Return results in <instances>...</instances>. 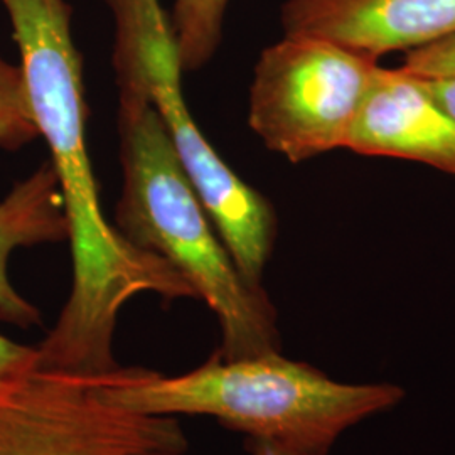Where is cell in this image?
<instances>
[{"label":"cell","mask_w":455,"mask_h":455,"mask_svg":"<svg viewBox=\"0 0 455 455\" xmlns=\"http://www.w3.org/2000/svg\"><path fill=\"white\" fill-rule=\"evenodd\" d=\"M346 148L361 156L398 157L455 176V120L402 68H378Z\"/></svg>","instance_id":"cell-8"},{"label":"cell","mask_w":455,"mask_h":455,"mask_svg":"<svg viewBox=\"0 0 455 455\" xmlns=\"http://www.w3.org/2000/svg\"><path fill=\"white\" fill-rule=\"evenodd\" d=\"M400 68L419 78L455 80V33L447 34L420 48L410 49Z\"/></svg>","instance_id":"cell-12"},{"label":"cell","mask_w":455,"mask_h":455,"mask_svg":"<svg viewBox=\"0 0 455 455\" xmlns=\"http://www.w3.org/2000/svg\"><path fill=\"white\" fill-rule=\"evenodd\" d=\"M37 346L22 344L0 334V396L37 368Z\"/></svg>","instance_id":"cell-13"},{"label":"cell","mask_w":455,"mask_h":455,"mask_svg":"<svg viewBox=\"0 0 455 455\" xmlns=\"http://www.w3.org/2000/svg\"><path fill=\"white\" fill-rule=\"evenodd\" d=\"M68 240L63 197L51 161L19 180L0 201V321L29 329L41 325V312L17 291L9 261L19 248Z\"/></svg>","instance_id":"cell-9"},{"label":"cell","mask_w":455,"mask_h":455,"mask_svg":"<svg viewBox=\"0 0 455 455\" xmlns=\"http://www.w3.org/2000/svg\"><path fill=\"white\" fill-rule=\"evenodd\" d=\"M142 455H184L176 454V452H152V454ZM250 455H304L292 452L289 449L272 445V443H263V442H250Z\"/></svg>","instance_id":"cell-15"},{"label":"cell","mask_w":455,"mask_h":455,"mask_svg":"<svg viewBox=\"0 0 455 455\" xmlns=\"http://www.w3.org/2000/svg\"><path fill=\"white\" fill-rule=\"evenodd\" d=\"M280 24L378 61L455 33V0H285Z\"/></svg>","instance_id":"cell-7"},{"label":"cell","mask_w":455,"mask_h":455,"mask_svg":"<svg viewBox=\"0 0 455 455\" xmlns=\"http://www.w3.org/2000/svg\"><path fill=\"white\" fill-rule=\"evenodd\" d=\"M105 2L114 16L116 88L146 98L157 110L180 167L240 274L263 287L275 243L274 206L231 171L196 125L180 86L184 69L171 17L161 0Z\"/></svg>","instance_id":"cell-4"},{"label":"cell","mask_w":455,"mask_h":455,"mask_svg":"<svg viewBox=\"0 0 455 455\" xmlns=\"http://www.w3.org/2000/svg\"><path fill=\"white\" fill-rule=\"evenodd\" d=\"M229 0H174L171 17L184 73L208 65L223 39Z\"/></svg>","instance_id":"cell-10"},{"label":"cell","mask_w":455,"mask_h":455,"mask_svg":"<svg viewBox=\"0 0 455 455\" xmlns=\"http://www.w3.org/2000/svg\"><path fill=\"white\" fill-rule=\"evenodd\" d=\"M120 407L154 417H212L248 442L327 455L346 430L400 405L393 383H342L280 351L228 359L214 351L188 373L118 368L107 385Z\"/></svg>","instance_id":"cell-2"},{"label":"cell","mask_w":455,"mask_h":455,"mask_svg":"<svg viewBox=\"0 0 455 455\" xmlns=\"http://www.w3.org/2000/svg\"><path fill=\"white\" fill-rule=\"evenodd\" d=\"M16 41L41 137L48 144L63 197L73 285L54 327L36 344L41 368L107 373L116 319L140 293L165 302L196 299L191 285L163 259L124 238L105 218L86 147L88 105L83 60L66 0H0Z\"/></svg>","instance_id":"cell-1"},{"label":"cell","mask_w":455,"mask_h":455,"mask_svg":"<svg viewBox=\"0 0 455 455\" xmlns=\"http://www.w3.org/2000/svg\"><path fill=\"white\" fill-rule=\"evenodd\" d=\"M118 135L124 186L115 228L167 261L206 302L220 323L223 358L280 351L274 304L240 274L146 98L118 90Z\"/></svg>","instance_id":"cell-3"},{"label":"cell","mask_w":455,"mask_h":455,"mask_svg":"<svg viewBox=\"0 0 455 455\" xmlns=\"http://www.w3.org/2000/svg\"><path fill=\"white\" fill-rule=\"evenodd\" d=\"M425 88L437 100L440 107L455 120V80H427L422 78Z\"/></svg>","instance_id":"cell-14"},{"label":"cell","mask_w":455,"mask_h":455,"mask_svg":"<svg viewBox=\"0 0 455 455\" xmlns=\"http://www.w3.org/2000/svg\"><path fill=\"white\" fill-rule=\"evenodd\" d=\"M41 139L20 65L0 56V150H19Z\"/></svg>","instance_id":"cell-11"},{"label":"cell","mask_w":455,"mask_h":455,"mask_svg":"<svg viewBox=\"0 0 455 455\" xmlns=\"http://www.w3.org/2000/svg\"><path fill=\"white\" fill-rule=\"evenodd\" d=\"M116 370L37 366L0 396V455L184 454L188 437L178 419L137 413L108 398Z\"/></svg>","instance_id":"cell-6"},{"label":"cell","mask_w":455,"mask_h":455,"mask_svg":"<svg viewBox=\"0 0 455 455\" xmlns=\"http://www.w3.org/2000/svg\"><path fill=\"white\" fill-rule=\"evenodd\" d=\"M378 68L325 39L283 34L255 65L250 129L291 163L346 148Z\"/></svg>","instance_id":"cell-5"}]
</instances>
